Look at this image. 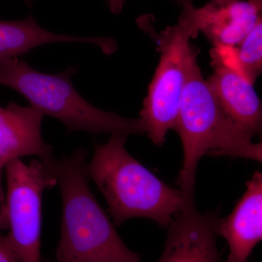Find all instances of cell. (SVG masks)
<instances>
[{
    "label": "cell",
    "mask_w": 262,
    "mask_h": 262,
    "mask_svg": "<svg viewBox=\"0 0 262 262\" xmlns=\"http://www.w3.org/2000/svg\"><path fill=\"white\" fill-rule=\"evenodd\" d=\"M125 134H113L96 146L86 163V173L102 193L108 212L119 226L133 218L150 219L168 227L189 198L182 189L169 187L126 149Z\"/></svg>",
    "instance_id": "cell-2"
},
{
    "label": "cell",
    "mask_w": 262,
    "mask_h": 262,
    "mask_svg": "<svg viewBox=\"0 0 262 262\" xmlns=\"http://www.w3.org/2000/svg\"><path fill=\"white\" fill-rule=\"evenodd\" d=\"M0 262H18L8 235L0 234Z\"/></svg>",
    "instance_id": "cell-14"
},
{
    "label": "cell",
    "mask_w": 262,
    "mask_h": 262,
    "mask_svg": "<svg viewBox=\"0 0 262 262\" xmlns=\"http://www.w3.org/2000/svg\"><path fill=\"white\" fill-rule=\"evenodd\" d=\"M183 146L182 168L178 179L187 196H194L196 168L207 154L261 162V144L231 120L222 107L198 59L191 65L175 129Z\"/></svg>",
    "instance_id": "cell-3"
},
{
    "label": "cell",
    "mask_w": 262,
    "mask_h": 262,
    "mask_svg": "<svg viewBox=\"0 0 262 262\" xmlns=\"http://www.w3.org/2000/svg\"><path fill=\"white\" fill-rule=\"evenodd\" d=\"M223 63L255 84L262 72L261 18L237 46L226 49Z\"/></svg>",
    "instance_id": "cell-13"
},
{
    "label": "cell",
    "mask_w": 262,
    "mask_h": 262,
    "mask_svg": "<svg viewBox=\"0 0 262 262\" xmlns=\"http://www.w3.org/2000/svg\"><path fill=\"white\" fill-rule=\"evenodd\" d=\"M5 165L0 163V229L8 228L6 215V196L3 185V171Z\"/></svg>",
    "instance_id": "cell-15"
},
{
    "label": "cell",
    "mask_w": 262,
    "mask_h": 262,
    "mask_svg": "<svg viewBox=\"0 0 262 262\" xmlns=\"http://www.w3.org/2000/svg\"><path fill=\"white\" fill-rule=\"evenodd\" d=\"M248 1L262 8V0H248Z\"/></svg>",
    "instance_id": "cell-17"
},
{
    "label": "cell",
    "mask_w": 262,
    "mask_h": 262,
    "mask_svg": "<svg viewBox=\"0 0 262 262\" xmlns=\"http://www.w3.org/2000/svg\"><path fill=\"white\" fill-rule=\"evenodd\" d=\"M5 169L8 239L18 262H40L42 196L57 186V179L47 162L39 159L13 160Z\"/></svg>",
    "instance_id": "cell-6"
},
{
    "label": "cell",
    "mask_w": 262,
    "mask_h": 262,
    "mask_svg": "<svg viewBox=\"0 0 262 262\" xmlns=\"http://www.w3.org/2000/svg\"><path fill=\"white\" fill-rule=\"evenodd\" d=\"M214 212L201 213L189 198L168 226L165 248L158 262H221L216 246Z\"/></svg>",
    "instance_id": "cell-7"
},
{
    "label": "cell",
    "mask_w": 262,
    "mask_h": 262,
    "mask_svg": "<svg viewBox=\"0 0 262 262\" xmlns=\"http://www.w3.org/2000/svg\"><path fill=\"white\" fill-rule=\"evenodd\" d=\"M261 8L242 0H210L194 7L199 32L215 46H236L261 18Z\"/></svg>",
    "instance_id": "cell-11"
},
{
    "label": "cell",
    "mask_w": 262,
    "mask_h": 262,
    "mask_svg": "<svg viewBox=\"0 0 262 262\" xmlns=\"http://www.w3.org/2000/svg\"><path fill=\"white\" fill-rule=\"evenodd\" d=\"M85 150L47 163L62 198L57 262H141L120 238L89 187Z\"/></svg>",
    "instance_id": "cell-1"
},
{
    "label": "cell",
    "mask_w": 262,
    "mask_h": 262,
    "mask_svg": "<svg viewBox=\"0 0 262 262\" xmlns=\"http://www.w3.org/2000/svg\"><path fill=\"white\" fill-rule=\"evenodd\" d=\"M233 211L218 220L215 232L228 243L229 253L225 262H248L253 248L262 238V174L256 171Z\"/></svg>",
    "instance_id": "cell-9"
},
{
    "label": "cell",
    "mask_w": 262,
    "mask_h": 262,
    "mask_svg": "<svg viewBox=\"0 0 262 262\" xmlns=\"http://www.w3.org/2000/svg\"><path fill=\"white\" fill-rule=\"evenodd\" d=\"M53 42L91 43L110 54L115 51L116 42L112 38L83 37L56 34L41 27L32 15L19 20H0V58L18 57L33 48Z\"/></svg>",
    "instance_id": "cell-12"
},
{
    "label": "cell",
    "mask_w": 262,
    "mask_h": 262,
    "mask_svg": "<svg viewBox=\"0 0 262 262\" xmlns=\"http://www.w3.org/2000/svg\"><path fill=\"white\" fill-rule=\"evenodd\" d=\"M126 1L127 0H106V3L110 11L115 14H118L122 11Z\"/></svg>",
    "instance_id": "cell-16"
},
{
    "label": "cell",
    "mask_w": 262,
    "mask_h": 262,
    "mask_svg": "<svg viewBox=\"0 0 262 262\" xmlns=\"http://www.w3.org/2000/svg\"><path fill=\"white\" fill-rule=\"evenodd\" d=\"M213 72L208 82L221 106L232 122L253 137L262 127V108L254 84L241 74L211 61Z\"/></svg>",
    "instance_id": "cell-10"
},
{
    "label": "cell",
    "mask_w": 262,
    "mask_h": 262,
    "mask_svg": "<svg viewBox=\"0 0 262 262\" xmlns=\"http://www.w3.org/2000/svg\"><path fill=\"white\" fill-rule=\"evenodd\" d=\"M182 8L178 24L160 34L159 63L140 113L145 134L159 146L165 142L168 131L175 129L189 70L199 53L190 43L199 33L194 5L189 3Z\"/></svg>",
    "instance_id": "cell-5"
},
{
    "label": "cell",
    "mask_w": 262,
    "mask_h": 262,
    "mask_svg": "<svg viewBox=\"0 0 262 262\" xmlns=\"http://www.w3.org/2000/svg\"><path fill=\"white\" fill-rule=\"evenodd\" d=\"M174 1L177 2V3H179V4L182 5H185L187 4H189V3H192V0H174Z\"/></svg>",
    "instance_id": "cell-18"
},
{
    "label": "cell",
    "mask_w": 262,
    "mask_h": 262,
    "mask_svg": "<svg viewBox=\"0 0 262 262\" xmlns=\"http://www.w3.org/2000/svg\"><path fill=\"white\" fill-rule=\"evenodd\" d=\"M75 66L59 74H46L32 68L18 57L0 58V85L21 94L44 116L61 121L68 132L85 131L91 134H145L140 118H126L100 110L86 101L76 91L72 77Z\"/></svg>",
    "instance_id": "cell-4"
},
{
    "label": "cell",
    "mask_w": 262,
    "mask_h": 262,
    "mask_svg": "<svg viewBox=\"0 0 262 262\" xmlns=\"http://www.w3.org/2000/svg\"><path fill=\"white\" fill-rule=\"evenodd\" d=\"M42 115L32 106L10 102L0 106V163L24 157L37 156L47 162L53 159V146L42 137Z\"/></svg>",
    "instance_id": "cell-8"
},
{
    "label": "cell",
    "mask_w": 262,
    "mask_h": 262,
    "mask_svg": "<svg viewBox=\"0 0 262 262\" xmlns=\"http://www.w3.org/2000/svg\"><path fill=\"white\" fill-rule=\"evenodd\" d=\"M26 2H27V3H28L29 5L32 4L33 0H25Z\"/></svg>",
    "instance_id": "cell-19"
}]
</instances>
